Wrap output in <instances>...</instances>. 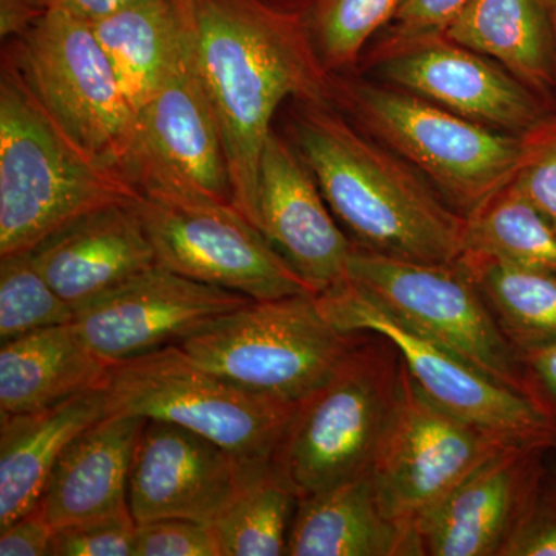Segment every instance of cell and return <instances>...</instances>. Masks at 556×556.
<instances>
[{
  "label": "cell",
  "instance_id": "ac0fdd59",
  "mask_svg": "<svg viewBox=\"0 0 556 556\" xmlns=\"http://www.w3.org/2000/svg\"><path fill=\"white\" fill-rule=\"evenodd\" d=\"M541 447L508 445L475 468L416 522L420 556H503L535 506Z\"/></svg>",
  "mask_w": 556,
  "mask_h": 556
},
{
  "label": "cell",
  "instance_id": "ab89813d",
  "mask_svg": "<svg viewBox=\"0 0 556 556\" xmlns=\"http://www.w3.org/2000/svg\"><path fill=\"white\" fill-rule=\"evenodd\" d=\"M266 2L273 3L278 9L294 11V13H303L313 0H266Z\"/></svg>",
  "mask_w": 556,
  "mask_h": 556
},
{
  "label": "cell",
  "instance_id": "d590c367",
  "mask_svg": "<svg viewBox=\"0 0 556 556\" xmlns=\"http://www.w3.org/2000/svg\"><path fill=\"white\" fill-rule=\"evenodd\" d=\"M503 556H556V517L533 506Z\"/></svg>",
  "mask_w": 556,
  "mask_h": 556
},
{
  "label": "cell",
  "instance_id": "ba28073f",
  "mask_svg": "<svg viewBox=\"0 0 556 556\" xmlns=\"http://www.w3.org/2000/svg\"><path fill=\"white\" fill-rule=\"evenodd\" d=\"M3 43L2 58L56 126L123 172L137 118L89 22L49 9L25 35Z\"/></svg>",
  "mask_w": 556,
  "mask_h": 556
},
{
  "label": "cell",
  "instance_id": "e0dca14e",
  "mask_svg": "<svg viewBox=\"0 0 556 556\" xmlns=\"http://www.w3.org/2000/svg\"><path fill=\"white\" fill-rule=\"evenodd\" d=\"M252 225L316 294L346 278L353 241L332 215L313 172L276 129L260 160Z\"/></svg>",
  "mask_w": 556,
  "mask_h": 556
},
{
  "label": "cell",
  "instance_id": "603a6c76",
  "mask_svg": "<svg viewBox=\"0 0 556 556\" xmlns=\"http://www.w3.org/2000/svg\"><path fill=\"white\" fill-rule=\"evenodd\" d=\"M110 365L75 325L28 332L0 348V413L36 412L102 386Z\"/></svg>",
  "mask_w": 556,
  "mask_h": 556
},
{
  "label": "cell",
  "instance_id": "f546056e",
  "mask_svg": "<svg viewBox=\"0 0 556 556\" xmlns=\"http://www.w3.org/2000/svg\"><path fill=\"white\" fill-rule=\"evenodd\" d=\"M0 340L72 325L75 308L42 276L31 252L0 257Z\"/></svg>",
  "mask_w": 556,
  "mask_h": 556
},
{
  "label": "cell",
  "instance_id": "3957f363",
  "mask_svg": "<svg viewBox=\"0 0 556 556\" xmlns=\"http://www.w3.org/2000/svg\"><path fill=\"white\" fill-rule=\"evenodd\" d=\"M139 190L56 126L2 58L0 68V257L30 252L70 222Z\"/></svg>",
  "mask_w": 556,
  "mask_h": 556
},
{
  "label": "cell",
  "instance_id": "5b68a950",
  "mask_svg": "<svg viewBox=\"0 0 556 556\" xmlns=\"http://www.w3.org/2000/svg\"><path fill=\"white\" fill-rule=\"evenodd\" d=\"M402 369L386 338L361 332L334 375L299 402L270 457L274 473L303 497L371 470L396 412Z\"/></svg>",
  "mask_w": 556,
  "mask_h": 556
},
{
  "label": "cell",
  "instance_id": "f1b7e54d",
  "mask_svg": "<svg viewBox=\"0 0 556 556\" xmlns=\"http://www.w3.org/2000/svg\"><path fill=\"white\" fill-rule=\"evenodd\" d=\"M404 0H313L303 11L318 61L329 75L354 72L371 40Z\"/></svg>",
  "mask_w": 556,
  "mask_h": 556
},
{
  "label": "cell",
  "instance_id": "e575fe53",
  "mask_svg": "<svg viewBox=\"0 0 556 556\" xmlns=\"http://www.w3.org/2000/svg\"><path fill=\"white\" fill-rule=\"evenodd\" d=\"M54 527L47 521L39 504L0 530V555L2 556H50Z\"/></svg>",
  "mask_w": 556,
  "mask_h": 556
},
{
  "label": "cell",
  "instance_id": "277c9868",
  "mask_svg": "<svg viewBox=\"0 0 556 556\" xmlns=\"http://www.w3.org/2000/svg\"><path fill=\"white\" fill-rule=\"evenodd\" d=\"M331 76L332 104L412 164L464 218L514 181L529 135L482 126L356 72Z\"/></svg>",
  "mask_w": 556,
  "mask_h": 556
},
{
  "label": "cell",
  "instance_id": "74e56055",
  "mask_svg": "<svg viewBox=\"0 0 556 556\" xmlns=\"http://www.w3.org/2000/svg\"><path fill=\"white\" fill-rule=\"evenodd\" d=\"M142 0H43L47 9L65 11L80 21L98 22Z\"/></svg>",
  "mask_w": 556,
  "mask_h": 556
},
{
  "label": "cell",
  "instance_id": "8fae6325",
  "mask_svg": "<svg viewBox=\"0 0 556 556\" xmlns=\"http://www.w3.org/2000/svg\"><path fill=\"white\" fill-rule=\"evenodd\" d=\"M514 444L439 407L404 365L396 412L371 467L380 506L415 532L416 522L475 468Z\"/></svg>",
  "mask_w": 556,
  "mask_h": 556
},
{
  "label": "cell",
  "instance_id": "30bf717a",
  "mask_svg": "<svg viewBox=\"0 0 556 556\" xmlns=\"http://www.w3.org/2000/svg\"><path fill=\"white\" fill-rule=\"evenodd\" d=\"M346 278L399 320L447 346L503 386L530 396L517 348L497 325L459 260L452 265L405 262L354 247Z\"/></svg>",
  "mask_w": 556,
  "mask_h": 556
},
{
  "label": "cell",
  "instance_id": "7a4b0ae2",
  "mask_svg": "<svg viewBox=\"0 0 556 556\" xmlns=\"http://www.w3.org/2000/svg\"><path fill=\"white\" fill-rule=\"evenodd\" d=\"M285 130L354 247L437 265L463 257L467 219L334 104L289 101Z\"/></svg>",
  "mask_w": 556,
  "mask_h": 556
},
{
  "label": "cell",
  "instance_id": "836d02e7",
  "mask_svg": "<svg viewBox=\"0 0 556 556\" xmlns=\"http://www.w3.org/2000/svg\"><path fill=\"white\" fill-rule=\"evenodd\" d=\"M135 556H222L214 527L192 519L137 525Z\"/></svg>",
  "mask_w": 556,
  "mask_h": 556
},
{
  "label": "cell",
  "instance_id": "44dd1931",
  "mask_svg": "<svg viewBox=\"0 0 556 556\" xmlns=\"http://www.w3.org/2000/svg\"><path fill=\"white\" fill-rule=\"evenodd\" d=\"M105 416L102 386L51 407L0 416V530L38 506L64 450Z\"/></svg>",
  "mask_w": 556,
  "mask_h": 556
},
{
  "label": "cell",
  "instance_id": "7c38bea8",
  "mask_svg": "<svg viewBox=\"0 0 556 556\" xmlns=\"http://www.w3.org/2000/svg\"><path fill=\"white\" fill-rule=\"evenodd\" d=\"M123 174L149 199L233 204L222 130L186 43L159 93L138 113Z\"/></svg>",
  "mask_w": 556,
  "mask_h": 556
},
{
  "label": "cell",
  "instance_id": "f35d334b",
  "mask_svg": "<svg viewBox=\"0 0 556 556\" xmlns=\"http://www.w3.org/2000/svg\"><path fill=\"white\" fill-rule=\"evenodd\" d=\"M525 371L536 379L548 394L556 399V342L519 353Z\"/></svg>",
  "mask_w": 556,
  "mask_h": 556
},
{
  "label": "cell",
  "instance_id": "cb8c5ba5",
  "mask_svg": "<svg viewBox=\"0 0 556 556\" xmlns=\"http://www.w3.org/2000/svg\"><path fill=\"white\" fill-rule=\"evenodd\" d=\"M556 102V42L541 0H470L444 33Z\"/></svg>",
  "mask_w": 556,
  "mask_h": 556
},
{
  "label": "cell",
  "instance_id": "9a60e30c",
  "mask_svg": "<svg viewBox=\"0 0 556 556\" xmlns=\"http://www.w3.org/2000/svg\"><path fill=\"white\" fill-rule=\"evenodd\" d=\"M239 292L201 283L156 263L75 311L76 331L109 365L181 345L248 305Z\"/></svg>",
  "mask_w": 556,
  "mask_h": 556
},
{
  "label": "cell",
  "instance_id": "8992f818",
  "mask_svg": "<svg viewBox=\"0 0 556 556\" xmlns=\"http://www.w3.org/2000/svg\"><path fill=\"white\" fill-rule=\"evenodd\" d=\"M108 415L177 424L217 442L252 471H265L298 405L252 393L208 371L181 346L109 367Z\"/></svg>",
  "mask_w": 556,
  "mask_h": 556
},
{
  "label": "cell",
  "instance_id": "4fadbf2b",
  "mask_svg": "<svg viewBox=\"0 0 556 556\" xmlns=\"http://www.w3.org/2000/svg\"><path fill=\"white\" fill-rule=\"evenodd\" d=\"M138 208L164 268L257 302L316 294L233 204L142 197Z\"/></svg>",
  "mask_w": 556,
  "mask_h": 556
},
{
  "label": "cell",
  "instance_id": "1f68e13d",
  "mask_svg": "<svg viewBox=\"0 0 556 556\" xmlns=\"http://www.w3.org/2000/svg\"><path fill=\"white\" fill-rule=\"evenodd\" d=\"M137 522L112 515L54 530L50 556H135Z\"/></svg>",
  "mask_w": 556,
  "mask_h": 556
},
{
  "label": "cell",
  "instance_id": "9c48e42d",
  "mask_svg": "<svg viewBox=\"0 0 556 556\" xmlns=\"http://www.w3.org/2000/svg\"><path fill=\"white\" fill-rule=\"evenodd\" d=\"M316 299L318 308L340 331L386 338L396 348L417 387L452 415L518 444L544 445L554 437L551 416L535 399L503 386L399 320L350 278L318 292Z\"/></svg>",
  "mask_w": 556,
  "mask_h": 556
},
{
  "label": "cell",
  "instance_id": "52a82bcc",
  "mask_svg": "<svg viewBox=\"0 0 556 556\" xmlns=\"http://www.w3.org/2000/svg\"><path fill=\"white\" fill-rule=\"evenodd\" d=\"M358 334L336 328L308 292L252 300L179 346L252 393L298 405L334 375Z\"/></svg>",
  "mask_w": 556,
  "mask_h": 556
},
{
  "label": "cell",
  "instance_id": "d6986e66",
  "mask_svg": "<svg viewBox=\"0 0 556 556\" xmlns=\"http://www.w3.org/2000/svg\"><path fill=\"white\" fill-rule=\"evenodd\" d=\"M138 203L87 212L30 251L42 276L75 311L159 263Z\"/></svg>",
  "mask_w": 556,
  "mask_h": 556
},
{
  "label": "cell",
  "instance_id": "8d00e7d4",
  "mask_svg": "<svg viewBox=\"0 0 556 556\" xmlns=\"http://www.w3.org/2000/svg\"><path fill=\"white\" fill-rule=\"evenodd\" d=\"M47 10L43 0H0V36L3 42L25 35Z\"/></svg>",
  "mask_w": 556,
  "mask_h": 556
},
{
  "label": "cell",
  "instance_id": "d4e9b609",
  "mask_svg": "<svg viewBox=\"0 0 556 556\" xmlns=\"http://www.w3.org/2000/svg\"><path fill=\"white\" fill-rule=\"evenodd\" d=\"M90 25L137 118L185 46L174 5L170 0H142Z\"/></svg>",
  "mask_w": 556,
  "mask_h": 556
},
{
  "label": "cell",
  "instance_id": "2e32d148",
  "mask_svg": "<svg viewBox=\"0 0 556 556\" xmlns=\"http://www.w3.org/2000/svg\"><path fill=\"white\" fill-rule=\"evenodd\" d=\"M265 471L249 470L203 434L148 419L131 460V518L137 525L170 518L212 525Z\"/></svg>",
  "mask_w": 556,
  "mask_h": 556
},
{
  "label": "cell",
  "instance_id": "484cf974",
  "mask_svg": "<svg viewBox=\"0 0 556 556\" xmlns=\"http://www.w3.org/2000/svg\"><path fill=\"white\" fill-rule=\"evenodd\" d=\"M459 262L518 353L556 342V273L484 255Z\"/></svg>",
  "mask_w": 556,
  "mask_h": 556
},
{
  "label": "cell",
  "instance_id": "4316f807",
  "mask_svg": "<svg viewBox=\"0 0 556 556\" xmlns=\"http://www.w3.org/2000/svg\"><path fill=\"white\" fill-rule=\"evenodd\" d=\"M466 219L464 254L556 273V229L511 182Z\"/></svg>",
  "mask_w": 556,
  "mask_h": 556
},
{
  "label": "cell",
  "instance_id": "83f0119b",
  "mask_svg": "<svg viewBox=\"0 0 556 556\" xmlns=\"http://www.w3.org/2000/svg\"><path fill=\"white\" fill-rule=\"evenodd\" d=\"M299 496L269 468L212 522L222 556H283Z\"/></svg>",
  "mask_w": 556,
  "mask_h": 556
},
{
  "label": "cell",
  "instance_id": "5bb4252c",
  "mask_svg": "<svg viewBox=\"0 0 556 556\" xmlns=\"http://www.w3.org/2000/svg\"><path fill=\"white\" fill-rule=\"evenodd\" d=\"M378 80L507 134H532L556 105L530 90L503 65L445 35L430 36L364 58Z\"/></svg>",
  "mask_w": 556,
  "mask_h": 556
},
{
  "label": "cell",
  "instance_id": "d6a6232c",
  "mask_svg": "<svg viewBox=\"0 0 556 556\" xmlns=\"http://www.w3.org/2000/svg\"><path fill=\"white\" fill-rule=\"evenodd\" d=\"M468 2L470 0H404L396 16L369 43L368 56L413 40L444 35Z\"/></svg>",
  "mask_w": 556,
  "mask_h": 556
},
{
  "label": "cell",
  "instance_id": "ffe728a7",
  "mask_svg": "<svg viewBox=\"0 0 556 556\" xmlns=\"http://www.w3.org/2000/svg\"><path fill=\"white\" fill-rule=\"evenodd\" d=\"M146 422V417L108 415L64 450L39 501L54 530L129 514L131 460Z\"/></svg>",
  "mask_w": 556,
  "mask_h": 556
},
{
  "label": "cell",
  "instance_id": "60d3db41",
  "mask_svg": "<svg viewBox=\"0 0 556 556\" xmlns=\"http://www.w3.org/2000/svg\"><path fill=\"white\" fill-rule=\"evenodd\" d=\"M541 2H543L544 9H546L548 21H551L552 30H554L556 42V0H541Z\"/></svg>",
  "mask_w": 556,
  "mask_h": 556
},
{
  "label": "cell",
  "instance_id": "7402d4cb",
  "mask_svg": "<svg viewBox=\"0 0 556 556\" xmlns=\"http://www.w3.org/2000/svg\"><path fill=\"white\" fill-rule=\"evenodd\" d=\"M289 556H420L415 532L388 518L371 470L299 497Z\"/></svg>",
  "mask_w": 556,
  "mask_h": 556
},
{
  "label": "cell",
  "instance_id": "4dcf8cb0",
  "mask_svg": "<svg viewBox=\"0 0 556 556\" xmlns=\"http://www.w3.org/2000/svg\"><path fill=\"white\" fill-rule=\"evenodd\" d=\"M511 186L556 229V112L527 137V152Z\"/></svg>",
  "mask_w": 556,
  "mask_h": 556
},
{
  "label": "cell",
  "instance_id": "6da1fadb",
  "mask_svg": "<svg viewBox=\"0 0 556 556\" xmlns=\"http://www.w3.org/2000/svg\"><path fill=\"white\" fill-rule=\"evenodd\" d=\"M228 156L233 206L252 223L260 160L277 110L331 102L303 13L266 0H170Z\"/></svg>",
  "mask_w": 556,
  "mask_h": 556
}]
</instances>
